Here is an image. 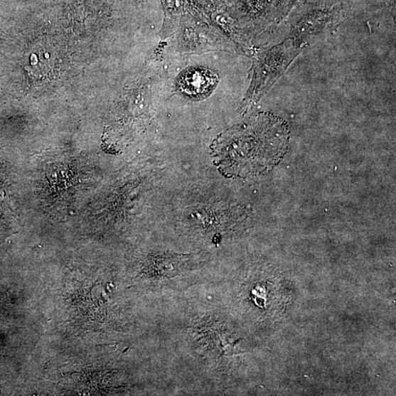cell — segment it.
Masks as SVG:
<instances>
[{
    "label": "cell",
    "mask_w": 396,
    "mask_h": 396,
    "mask_svg": "<svg viewBox=\"0 0 396 396\" xmlns=\"http://www.w3.org/2000/svg\"><path fill=\"white\" fill-rule=\"evenodd\" d=\"M246 12L267 17L282 16L291 8L295 0H237Z\"/></svg>",
    "instance_id": "obj_4"
},
{
    "label": "cell",
    "mask_w": 396,
    "mask_h": 396,
    "mask_svg": "<svg viewBox=\"0 0 396 396\" xmlns=\"http://www.w3.org/2000/svg\"><path fill=\"white\" fill-rule=\"evenodd\" d=\"M216 77L205 70H191L183 75L179 82L181 90L189 96L200 97L211 90Z\"/></svg>",
    "instance_id": "obj_3"
},
{
    "label": "cell",
    "mask_w": 396,
    "mask_h": 396,
    "mask_svg": "<svg viewBox=\"0 0 396 396\" xmlns=\"http://www.w3.org/2000/svg\"><path fill=\"white\" fill-rule=\"evenodd\" d=\"M290 45L277 46L272 50L260 62L256 68V80L252 89V95H258L263 92L277 77L282 75L289 63L294 57L295 48L292 50Z\"/></svg>",
    "instance_id": "obj_2"
},
{
    "label": "cell",
    "mask_w": 396,
    "mask_h": 396,
    "mask_svg": "<svg viewBox=\"0 0 396 396\" xmlns=\"http://www.w3.org/2000/svg\"><path fill=\"white\" fill-rule=\"evenodd\" d=\"M289 132L277 116L261 113L222 134L212 146L219 171L228 178H248L275 167L285 155Z\"/></svg>",
    "instance_id": "obj_1"
}]
</instances>
